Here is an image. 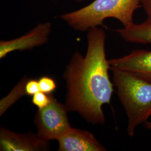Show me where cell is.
I'll use <instances>...</instances> for the list:
<instances>
[{
  "instance_id": "obj_15",
  "label": "cell",
  "mask_w": 151,
  "mask_h": 151,
  "mask_svg": "<svg viewBox=\"0 0 151 151\" xmlns=\"http://www.w3.org/2000/svg\"><path fill=\"white\" fill-rule=\"evenodd\" d=\"M146 126L147 128L151 130V122H147L146 123Z\"/></svg>"
},
{
  "instance_id": "obj_12",
  "label": "cell",
  "mask_w": 151,
  "mask_h": 151,
  "mask_svg": "<svg viewBox=\"0 0 151 151\" xmlns=\"http://www.w3.org/2000/svg\"><path fill=\"white\" fill-rule=\"evenodd\" d=\"M40 91L44 93H52L57 88V83L54 79L49 76H42L39 80Z\"/></svg>"
},
{
  "instance_id": "obj_16",
  "label": "cell",
  "mask_w": 151,
  "mask_h": 151,
  "mask_svg": "<svg viewBox=\"0 0 151 151\" xmlns=\"http://www.w3.org/2000/svg\"><path fill=\"white\" fill-rule=\"evenodd\" d=\"M76 1H77V2H81V1H83V0H75Z\"/></svg>"
},
{
  "instance_id": "obj_7",
  "label": "cell",
  "mask_w": 151,
  "mask_h": 151,
  "mask_svg": "<svg viewBox=\"0 0 151 151\" xmlns=\"http://www.w3.org/2000/svg\"><path fill=\"white\" fill-rule=\"evenodd\" d=\"M108 62L110 69L125 70L151 82V50H135L124 57Z\"/></svg>"
},
{
  "instance_id": "obj_8",
  "label": "cell",
  "mask_w": 151,
  "mask_h": 151,
  "mask_svg": "<svg viewBox=\"0 0 151 151\" xmlns=\"http://www.w3.org/2000/svg\"><path fill=\"white\" fill-rule=\"evenodd\" d=\"M58 142L60 151H106L91 132L72 127Z\"/></svg>"
},
{
  "instance_id": "obj_13",
  "label": "cell",
  "mask_w": 151,
  "mask_h": 151,
  "mask_svg": "<svg viewBox=\"0 0 151 151\" xmlns=\"http://www.w3.org/2000/svg\"><path fill=\"white\" fill-rule=\"evenodd\" d=\"M25 90L26 95L32 96L37 92L40 91L38 80L27 79L25 83Z\"/></svg>"
},
{
  "instance_id": "obj_14",
  "label": "cell",
  "mask_w": 151,
  "mask_h": 151,
  "mask_svg": "<svg viewBox=\"0 0 151 151\" xmlns=\"http://www.w3.org/2000/svg\"><path fill=\"white\" fill-rule=\"evenodd\" d=\"M140 2L146 12L147 20L151 21V0H140Z\"/></svg>"
},
{
  "instance_id": "obj_10",
  "label": "cell",
  "mask_w": 151,
  "mask_h": 151,
  "mask_svg": "<svg viewBox=\"0 0 151 151\" xmlns=\"http://www.w3.org/2000/svg\"><path fill=\"white\" fill-rule=\"evenodd\" d=\"M27 78H23L22 81L16 85V86L12 90L7 96L1 100L0 103V115H2L10 106L12 105L20 97L26 95L25 86L27 81Z\"/></svg>"
},
{
  "instance_id": "obj_1",
  "label": "cell",
  "mask_w": 151,
  "mask_h": 151,
  "mask_svg": "<svg viewBox=\"0 0 151 151\" xmlns=\"http://www.w3.org/2000/svg\"><path fill=\"white\" fill-rule=\"evenodd\" d=\"M106 34L97 27L87 34V49L83 57L76 52L66 67L65 105L70 111L81 115L87 122L103 124L105 119L103 106L110 104L114 83L109 78L110 65L105 53Z\"/></svg>"
},
{
  "instance_id": "obj_2",
  "label": "cell",
  "mask_w": 151,
  "mask_h": 151,
  "mask_svg": "<svg viewBox=\"0 0 151 151\" xmlns=\"http://www.w3.org/2000/svg\"><path fill=\"white\" fill-rule=\"evenodd\" d=\"M114 85L128 118L127 133L133 137L136 128L151 116V82L128 72L111 68Z\"/></svg>"
},
{
  "instance_id": "obj_4",
  "label": "cell",
  "mask_w": 151,
  "mask_h": 151,
  "mask_svg": "<svg viewBox=\"0 0 151 151\" xmlns=\"http://www.w3.org/2000/svg\"><path fill=\"white\" fill-rule=\"evenodd\" d=\"M65 104L58 102L54 97L46 107L38 109L34 122L37 134L45 140H57L72 128Z\"/></svg>"
},
{
  "instance_id": "obj_5",
  "label": "cell",
  "mask_w": 151,
  "mask_h": 151,
  "mask_svg": "<svg viewBox=\"0 0 151 151\" xmlns=\"http://www.w3.org/2000/svg\"><path fill=\"white\" fill-rule=\"evenodd\" d=\"M51 26L50 22L40 23L19 38L10 40H1L0 59H3L12 52L32 50L47 43L51 32Z\"/></svg>"
},
{
  "instance_id": "obj_11",
  "label": "cell",
  "mask_w": 151,
  "mask_h": 151,
  "mask_svg": "<svg viewBox=\"0 0 151 151\" xmlns=\"http://www.w3.org/2000/svg\"><path fill=\"white\" fill-rule=\"evenodd\" d=\"M53 97L52 93L48 94L40 91L32 96V102L38 109H42L48 106Z\"/></svg>"
},
{
  "instance_id": "obj_9",
  "label": "cell",
  "mask_w": 151,
  "mask_h": 151,
  "mask_svg": "<svg viewBox=\"0 0 151 151\" xmlns=\"http://www.w3.org/2000/svg\"><path fill=\"white\" fill-rule=\"evenodd\" d=\"M116 32L125 41L133 43L151 44V21L146 20L140 24L117 29Z\"/></svg>"
},
{
  "instance_id": "obj_6",
  "label": "cell",
  "mask_w": 151,
  "mask_h": 151,
  "mask_svg": "<svg viewBox=\"0 0 151 151\" xmlns=\"http://www.w3.org/2000/svg\"><path fill=\"white\" fill-rule=\"evenodd\" d=\"M49 141L38 134H19L4 127L0 129V151H48Z\"/></svg>"
},
{
  "instance_id": "obj_3",
  "label": "cell",
  "mask_w": 151,
  "mask_h": 151,
  "mask_svg": "<svg viewBox=\"0 0 151 151\" xmlns=\"http://www.w3.org/2000/svg\"><path fill=\"white\" fill-rule=\"evenodd\" d=\"M140 5V0H94L79 10L62 15L60 18L80 32L102 25L108 18L116 19L127 27L134 23V14Z\"/></svg>"
}]
</instances>
